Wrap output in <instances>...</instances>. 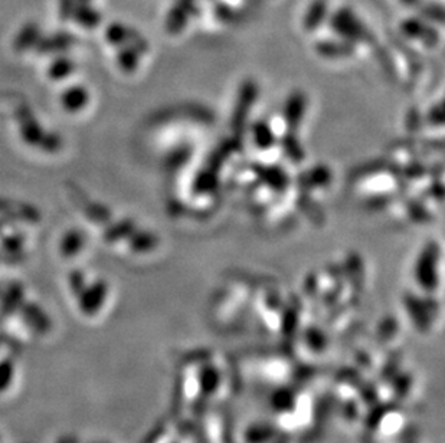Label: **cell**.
Masks as SVG:
<instances>
[{"label":"cell","instance_id":"cell-12","mask_svg":"<svg viewBox=\"0 0 445 443\" xmlns=\"http://www.w3.org/2000/svg\"><path fill=\"white\" fill-rule=\"evenodd\" d=\"M75 0H59V14L64 21L72 18V12L75 8Z\"/></svg>","mask_w":445,"mask_h":443},{"label":"cell","instance_id":"cell-3","mask_svg":"<svg viewBox=\"0 0 445 443\" xmlns=\"http://www.w3.org/2000/svg\"><path fill=\"white\" fill-rule=\"evenodd\" d=\"M72 18L84 28L93 29L101 22V15L90 4H76L72 12Z\"/></svg>","mask_w":445,"mask_h":443},{"label":"cell","instance_id":"cell-2","mask_svg":"<svg viewBox=\"0 0 445 443\" xmlns=\"http://www.w3.org/2000/svg\"><path fill=\"white\" fill-rule=\"evenodd\" d=\"M436 246H428L416 263V277L424 285H431L435 280V262H436Z\"/></svg>","mask_w":445,"mask_h":443},{"label":"cell","instance_id":"cell-9","mask_svg":"<svg viewBox=\"0 0 445 443\" xmlns=\"http://www.w3.org/2000/svg\"><path fill=\"white\" fill-rule=\"evenodd\" d=\"M402 29H404V32L406 34V35H411L412 38H421V39H425L426 36H429L431 39H436V36H431L432 34H435V32H432V31H429V29H426L425 26H424V24H421V22H418V21H415V19H409V21H406L405 24H404V26H402Z\"/></svg>","mask_w":445,"mask_h":443},{"label":"cell","instance_id":"cell-4","mask_svg":"<svg viewBox=\"0 0 445 443\" xmlns=\"http://www.w3.org/2000/svg\"><path fill=\"white\" fill-rule=\"evenodd\" d=\"M326 14H327L326 0H314L304 18V28L307 31H314L317 26H320V24L326 18Z\"/></svg>","mask_w":445,"mask_h":443},{"label":"cell","instance_id":"cell-8","mask_svg":"<svg viewBox=\"0 0 445 443\" xmlns=\"http://www.w3.org/2000/svg\"><path fill=\"white\" fill-rule=\"evenodd\" d=\"M39 39V28L35 24H28L16 38V46L26 48Z\"/></svg>","mask_w":445,"mask_h":443},{"label":"cell","instance_id":"cell-13","mask_svg":"<svg viewBox=\"0 0 445 443\" xmlns=\"http://www.w3.org/2000/svg\"><path fill=\"white\" fill-rule=\"evenodd\" d=\"M75 4H91V0H75Z\"/></svg>","mask_w":445,"mask_h":443},{"label":"cell","instance_id":"cell-7","mask_svg":"<svg viewBox=\"0 0 445 443\" xmlns=\"http://www.w3.org/2000/svg\"><path fill=\"white\" fill-rule=\"evenodd\" d=\"M317 51L321 55L326 56H344L351 54V48L349 44H341V42H333V41H327V42H321L317 46Z\"/></svg>","mask_w":445,"mask_h":443},{"label":"cell","instance_id":"cell-1","mask_svg":"<svg viewBox=\"0 0 445 443\" xmlns=\"http://www.w3.org/2000/svg\"><path fill=\"white\" fill-rule=\"evenodd\" d=\"M331 26L339 34L347 39L368 42L371 39L369 31L364 26V24L356 18L349 9H340L331 18Z\"/></svg>","mask_w":445,"mask_h":443},{"label":"cell","instance_id":"cell-10","mask_svg":"<svg viewBox=\"0 0 445 443\" xmlns=\"http://www.w3.org/2000/svg\"><path fill=\"white\" fill-rule=\"evenodd\" d=\"M242 94H244V96H242L244 106L239 107V108H236V111H235V114H234V123H235V126H236V124H241V123L244 121V118H245L244 116L246 114L248 107L251 108L252 100L255 98V88H254V85H252V83L248 85V86H246V90H245Z\"/></svg>","mask_w":445,"mask_h":443},{"label":"cell","instance_id":"cell-5","mask_svg":"<svg viewBox=\"0 0 445 443\" xmlns=\"http://www.w3.org/2000/svg\"><path fill=\"white\" fill-rule=\"evenodd\" d=\"M304 97L301 94L293 96L286 107V121L287 124L293 128L297 127L300 124V121L303 120V114H304Z\"/></svg>","mask_w":445,"mask_h":443},{"label":"cell","instance_id":"cell-11","mask_svg":"<svg viewBox=\"0 0 445 443\" xmlns=\"http://www.w3.org/2000/svg\"><path fill=\"white\" fill-rule=\"evenodd\" d=\"M119 58H120V62L124 68H133L137 63V49L136 48L124 49V51H121Z\"/></svg>","mask_w":445,"mask_h":443},{"label":"cell","instance_id":"cell-6","mask_svg":"<svg viewBox=\"0 0 445 443\" xmlns=\"http://www.w3.org/2000/svg\"><path fill=\"white\" fill-rule=\"evenodd\" d=\"M254 138L256 146L261 148H270L274 144V133L271 131V127L264 121L254 126Z\"/></svg>","mask_w":445,"mask_h":443},{"label":"cell","instance_id":"cell-14","mask_svg":"<svg viewBox=\"0 0 445 443\" xmlns=\"http://www.w3.org/2000/svg\"><path fill=\"white\" fill-rule=\"evenodd\" d=\"M406 4H415V0H405Z\"/></svg>","mask_w":445,"mask_h":443}]
</instances>
